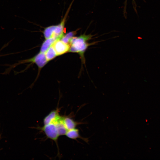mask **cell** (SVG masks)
<instances>
[{"label": "cell", "instance_id": "6da1fadb", "mask_svg": "<svg viewBox=\"0 0 160 160\" xmlns=\"http://www.w3.org/2000/svg\"><path fill=\"white\" fill-rule=\"evenodd\" d=\"M93 36L91 34H83L78 37L73 36L70 41V47L68 52L78 53L83 64H85V63L84 54L86 51L89 46L97 43V41L91 43L88 42L89 41L92 39Z\"/></svg>", "mask_w": 160, "mask_h": 160}, {"label": "cell", "instance_id": "7a4b0ae2", "mask_svg": "<svg viewBox=\"0 0 160 160\" xmlns=\"http://www.w3.org/2000/svg\"><path fill=\"white\" fill-rule=\"evenodd\" d=\"M39 129L43 132L47 137L55 142L57 145V140L59 136L57 128L54 123L44 125Z\"/></svg>", "mask_w": 160, "mask_h": 160}, {"label": "cell", "instance_id": "3957f363", "mask_svg": "<svg viewBox=\"0 0 160 160\" xmlns=\"http://www.w3.org/2000/svg\"><path fill=\"white\" fill-rule=\"evenodd\" d=\"M47 62L45 53L40 52L31 58L20 61L15 65L28 63H34L38 66L39 69H41Z\"/></svg>", "mask_w": 160, "mask_h": 160}, {"label": "cell", "instance_id": "277c9868", "mask_svg": "<svg viewBox=\"0 0 160 160\" xmlns=\"http://www.w3.org/2000/svg\"><path fill=\"white\" fill-rule=\"evenodd\" d=\"M57 56L68 52L70 47L69 44L64 43L60 39H57L52 45Z\"/></svg>", "mask_w": 160, "mask_h": 160}, {"label": "cell", "instance_id": "5b68a950", "mask_svg": "<svg viewBox=\"0 0 160 160\" xmlns=\"http://www.w3.org/2000/svg\"><path fill=\"white\" fill-rule=\"evenodd\" d=\"M60 109L57 108L51 111L43 119L44 125L54 123L60 118Z\"/></svg>", "mask_w": 160, "mask_h": 160}, {"label": "cell", "instance_id": "8992f818", "mask_svg": "<svg viewBox=\"0 0 160 160\" xmlns=\"http://www.w3.org/2000/svg\"><path fill=\"white\" fill-rule=\"evenodd\" d=\"M63 122L68 130L75 128L78 125L83 124V123L76 122L69 117L64 116H63Z\"/></svg>", "mask_w": 160, "mask_h": 160}, {"label": "cell", "instance_id": "52a82bcc", "mask_svg": "<svg viewBox=\"0 0 160 160\" xmlns=\"http://www.w3.org/2000/svg\"><path fill=\"white\" fill-rule=\"evenodd\" d=\"M65 135L68 138L76 140L79 138L87 143L89 141L88 138L83 137L80 135L79 129L76 128L68 130Z\"/></svg>", "mask_w": 160, "mask_h": 160}, {"label": "cell", "instance_id": "ba28073f", "mask_svg": "<svg viewBox=\"0 0 160 160\" xmlns=\"http://www.w3.org/2000/svg\"><path fill=\"white\" fill-rule=\"evenodd\" d=\"M54 124L56 126L59 136L65 135L68 130L63 124V116H60V118Z\"/></svg>", "mask_w": 160, "mask_h": 160}, {"label": "cell", "instance_id": "9c48e42d", "mask_svg": "<svg viewBox=\"0 0 160 160\" xmlns=\"http://www.w3.org/2000/svg\"><path fill=\"white\" fill-rule=\"evenodd\" d=\"M57 39L55 37L45 39L41 46L40 52L45 53Z\"/></svg>", "mask_w": 160, "mask_h": 160}, {"label": "cell", "instance_id": "30bf717a", "mask_svg": "<svg viewBox=\"0 0 160 160\" xmlns=\"http://www.w3.org/2000/svg\"><path fill=\"white\" fill-rule=\"evenodd\" d=\"M46 59L48 62L52 60L57 55L52 45L45 53Z\"/></svg>", "mask_w": 160, "mask_h": 160}, {"label": "cell", "instance_id": "8fae6325", "mask_svg": "<svg viewBox=\"0 0 160 160\" xmlns=\"http://www.w3.org/2000/svg\"><path fill=\"white\" fill-rule=\"evenodd\" d=\"M55 25H52L46 28L43 31V34L45 39L52 37Z\"/></svg>", "mask_w": 160, "mask_h": 160}, {"label": "cell", "instance_id": "7c38bea8", "mask_svg": "<svg viewBox=\"0 0 160 160\" xmlns=\"http://www.w3.org/2000/svg\"><path fill=\"white\" fill-rule=\"evenodd\" d=\"M76 31L70 32L64 36L60 39L65 43L69 44L70 40L76 34Z\"/></svg>", "mask_w": 160, "mask_h": 160}, {"label": "cell", "instance_id": "4fadbf2b", "mask_svg": "<svg viewBox=\"0 0 160 160\" xmlns=\"http://www.w3.org/2000/svg\"><path fill=\"white\" fill-rule=\"evenodd\" d=\"M1 133H0V139L1 138Z\"/></svg>", "mask_w": 160, "mask_h": 160}]
</instances>
